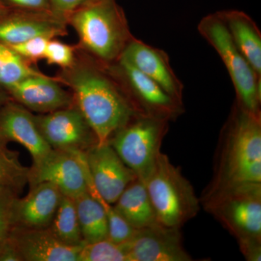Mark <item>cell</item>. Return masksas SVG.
I'll use <instances>...</instances> for the list:
<instances>
[{"label": "cell", "instance_id": "obj_1", "mask_svg": "<svg viewBox=\"0 0 261 261\" xmlns=\"http://www.w3.org/2000/svg\"><path fill=\"white\" fill-rule=\"evenodd\" d=\"M77 64L65 69L61 79L73 90V100L97 139L98 145L139 114L106 65Z\"/></svg>", "mask_w": 261, "mask_h": 261}, {"label": "cell", "instance_id": "obj_2", "mask_svg": "<svg viewBox=\"0 0 261 261\" xmlns=\"http://www.w3.org/2000/svg\"><path fill=\"white\" fill-rule=\"evenodd\" d=\"M212 181L205 194L245 182H261V114L235 101L225 123Z\"/></svg>", "mask_w": 261, "mask_h": 261}, {"label": "cell", "instance_id": "obj_3", "mask_svg": "<svg viewBox=\"0 0 261 261\" xmlns=\"http://www.w3.org/2000/svg\"><path fill=\"white\" fill-rule=\"evenodd\" d=\"M68 22L84 49L103 65L118 61L134 37L124 12L115 0H89Z\"/></svg>", "mask_w": 261, "mask_h": 261}, {"label": "cell", "instance_id": "obj_4", "mask_svg": "<svg viewBox=\"0 0 261 261\" xmlns=\"http://www.w3.org/2000/svg\"><path fill=\"white\" fill-rule=\"evenodd\" d=\"M202 206L238 240L261 244V182H245L202 195Z\"/></svg>", "mask_w": 261, "mask_h": 261}, {"label": "cell", "instance_id": "obj_5", "mask_svg": "<svg viewBox=\"0 0 261 261\" xmlns=\"http://www.w3.org/2000/svg\"><path fill=\"white\" fill-rule=\"evenodd\" d=\"M160 224L180 228L195 218L200 209L193 187L166 154L157 162L145 182Z\"/></svg>", "mask_w": 261, "mask_h": 261}, {"label": "cell", "instance_id": "obj_6", "mask_svg": "<svg viewBox=\"0 0 261 261\" xmlns=\"http://www.w3.org/2000/svg\"><path fill=\"white\" fill-rule=\"evenodd\" d=\"M197 29L226 66L236 92L235 101L247 111L261 114V78L233 42L219 12L204 17Z\"/></svg>", "mask_w": 261, "mask_h": 261}, {"label": "cell", "instance_id": "obj_7", "mask_svg": "<svg viewBox=\"0 0 261 261\" xmlns=\"http://www.w3.org/2000/svg\"><path fill=\"white\" fill-rule=\"evenodd\" d=\"M169 122L145 115L134 116L108 141L123 163L145 183L161 153Z\"/></svg>", "mask_w": 261, "mask_h": 261}, {"label": "cell", "instance_id": "obj_8", "mask_svg": "<svg viewBox=\"0 0 261 261\" xmlns=\"http://www.w3.org/2000/svg\"><path fill=\"white\" fill-rule=\"evenodd\" d=\"M106 67L139 114L170 122L185 112L184 103L170 96L159 84L122 57Z\"/></svg>", "mask_w": 261, "mask_h": 261}, {"label": "cell", "instance_id": "obj_9", "mask_svg": "<svg viewBox=\"0 0 261 261\" xmlns=\"http://www.w3.org/2000/svg\"><path fill=\"white\" fill-rule=\"evenodd\" d=\"M89 171L84 152L53 149L40 163L29 168L28 184L32 187L49 182L63 195L76 200L88 192Z\"/></svg>", "mask_w": 261, "mask_h": 261}, {"label": "cell", "instance_id": "obj_10", "mask_svg": "<svg viewBox=\"0 0 261 261\" xmlns=\"http://www.w3.org/2000/svg\"><path fill=\"white\" fill-rule=\"evenodd\" d=\"M90 176L88 192L113 205L137 176L123 163L109 143L97 145L84 151Z\"/></svg>", "mask_w": 261, "mask_h": 261}, {"label": "cell", "instance_id": "obj_11", "mask_svg": "<svg viewBox=\"0 0 261 261\" xmlns=\"http://www.w3.org/2000/svg\"><path fill=\"white\" fill-rule=\"evenodd\" d=\"M42 137L51 148L87 150L97 145V137L80 110L70 107L35 116Z\"/></svg>", "mask_w": 261, "mask_h": 261}, {"label": "cell", "instance_id": "obj_12", "mask_svg": "<svg viewBox=\"0 0 261 261\" xmlns=\"http://www.w3.org/2000/svg\"><path fill=\"white\" fill-rule=\"evenodd\" d=\"M180 228L161 224L137 229L129 241L121 244L126 261H192L185 250Z\"/></svg>", "mask_w": 261, "mask_h": 261}, {"label": "cell", "instance_id": "obj_13", "mask_svg": "<svg viewBox=\"0 0 261 261\" xmlns=\"http://www.w3.org/2000/svg\"><path fill=\"white\" fill-rule=\"evenodd\" d=\"M9 142L25 147L32 155L33 165L40 163L53 150L38 128L35 116L12 99L0 108V145Z\"/></svg>", "mask_w": 261, "mask_h": 261}, {"label": "cell", "instance_id": "obj_14", "mask_svg": "<svg viewBox=\"0 0 261 261\" xmlns=\"http://www.w3.org/2000/svg\"><path fill=\"white\" fill-rule=\"evenodd\" d=\"M66 23L50 11L10 8L0 18V42L11 45L37 37L54 39L67 34Z\"/></svg>", "mask_w": 261, "mask_h": 261}, {"label": "cell", "instance_id": "obj_15", "mask_svg": "<svg viewBox=\"0 0 261 261\" xmlns=\"http://www.w3.org/2000/svg\"><path fill=\"white\" fill-rule=\"evenodd\" d=\"M121 57L159 84L176 100L183 103V83L173 71L166 51L133 37Z\"/></svg>", "mask_w": 261, "mask_h": 261}, {"label": "cell", "instance_id": "obj_16", "mask_svg": "<svg viewBox=\"0 0 261 261\" xmlns=\"http://www.w3.org/2000/svg\"><path fill=\"white\" fill-rule=\"evenodd\" d=\"M13 100L43 114L72 106L73 96L56 80L41 73L24 79L5 89Z\"/></svg>", "mask_w": 261, "mask_h": 261}, {"label": "cell", "instance_id": "obj_17", "mask_svg": "<svg viewBox=\"0 0 261 261\" xmlns=\"http://www.w3.org/2000/svg\"><path fill=\"white\" fill-rule=\"evenodd\" d=\"M9 240L20 254L22 261H79L82 247L61 243L49 227H14Z\"/></svg>", "mask_w": 261, "mask_h": 261}, {"label": "cell", "instance_id": "obj_18", "mask_svg": "<svg viewBox=\"0 0 261 261\" xmlns=\"http://www.w3.org/2000/svg\"><path fill=\"white\" fill-rule=\"evenodd\" d=\"M63 194L49 182L30 187L25 197H17L13 206L14 227L48 228L50 225Z\"/></svg>", "mask_w": 261, "mask_h": 261}, {"label": "cell", "instance_id": "obj_19", "mask_svg": "<svg viewBox=\"0 0 261 261\" xmlns=\"http://www.w3.org/2000/svg\"><path fill=\"white\" fill-rule=\"evenodd\" d=\"M233 42L261 78V33L253 19L238 10L219 12Z\"/></svg>", "mask_w": 261, "mask_h": 261}, {"label": "cell", "instance_id": "obj_20", "mask_svg": "<svg viewBox=\"0 0 261 261\" xmlns=\"http://www.w3.org/2000/svg\"><path fill=\"white\" fill-rule=\"evenodd\" d=\"M113 205L136 229L160 224L145 184L138 178L128 185Z\"/></svg>", "mask_w": 261, "mask_h": 261}, {"label": "cell", "instance_id": "obj_21", "mask_svg": "<svg viewBox=\"0 0 261 261\" xmlns=\"http://www.w3.org/2000/svg\"><path fill=\"white\" fill-rule=\"evenodd\" d=\"M74 200L84 243L108 239V218L102 199L87 192Z\"/></svg>", "mask_w": 261, "mask_h": 261}, {"label": "cell", "instance_id": "obj_22", "mask_svg": "<svg viewBox=\"0 0 261 261\" xmlns=\"http://www.w3.org/2000/svg\"><path fill=\"white\" fill-rule=\"evenodd\" d=\"M51 233L58 241L72 247L83 246L75 200L62 196L61 202L49 226Z\"/></svg>", "mask_w": 261, "mask_h": 261}, {"label": "cell", "instance_id": "obj_23", "mask_svg": "<svg viewBox=\"0 0 261 261\" xmlns=\"http://www.w3.org/2000/svg\"><path fill=\"white\" fill-rule=\"evenodd\" d=\"M33 68L10 46L0 42V87L4 89L14 85L24 79L41 74Z\"/></svg>", "mask_w": 261, "mask_h": 261}, {"label": "cell", "instance_id": "obj_24", "mask_svg": "<svg viewBox=\"0 0 261 261\" xmlns=\"http://www.w3.org/2000/svg\"><path fill=\"white\" fill-rule=\"evenodd\" d=\"M29 168L20 163L18 152L0 145V187H8L20 193L28 184Z\"/></svg>", "mask_w": 261, "mask_h": 261}, {"label": "cell", "instance_id": "obj_25", "mask_svg": "<svg viewBox=\"0 0 261 261\" xmlns=\"http://www.w3.org/2000/svg\"><path fill=\"white\" fill-rule=\"evenodd\" d=\"M79 261H126V255L121 245L106 239L84 244L79 254Z\"/></svg>", "mask_w": 261, "mask_h": 261}, {"label": "cell", "instance_id": "obj_26", "mask_svg": "<svg viewBox=\"0 0 261 261\" xmlns=\"http://www.w3.org/2000/svg\"><path fill=\"white\" fill-rule=\"evenodd\" d=\"M102 203L107 214L108 240L118 245L126 243L132 240L137 229L134 228L112 205L103 200Z\"/></svg>", "mask_w": 261, "mask_h": 261}, {"label": "cell", "instance_id": "obj_27", "mask_svg": "<svg viewBox=\"0 0 261 261\" xmlns=\"http://www.w3.org/2000/svg\"><path fill=\"white\" fill-rule=\"evenodd\" d=\"M19 193L8 187H0V249L10 238L14 228L13 206Z\"/></svg>", "mask_w": 261, "mask_h": 261}, {"label": "cell", "instance_id": "obj_28", "mask_svg": "<svg viewBox=\"0 0 261 261\" xmlns=\"http://www.w3.org/2000/svg\"><path fill=\"white\" fill-rule=\"evenodd\" d=\"M44 59L48 64L58 65L64 69L70 68L75 63L73 48L54 39H49Z\"/></svg>", "mask_w": 261, "mask_h": 261}, {"label": "cell", "instance_id": "obj_29", "mask_svg": "<svg viewBox=\"0 0 261 261\" xmlns=\"http://www.w3.org/2000/svg\"><path fill=\"white\" fill-rule=\"evenodd\" d=\"M49 39H51L37 37L18 44L8 45L16 51L24 60L31 63V62H37L39 60L44 59L46 48Z\"/></svg>", "mask_w": 261, "mask_h": 261}, {"label": "cell", "instance_id": "obj_30", "mask_svg": "<svg viewBox=\"0 0 261 261\" xmlns=\"http://www.w3.org/2000/svg\"><path fill=\"white\" fill-rule=\"evenodd\" d=\"M50 11L56 16L68 22L70 15L89 0H49Z\"/></svg>", "mask_w": 261, "mask_h": 261}, {"label": "cell", "instance_id": "obj_31", "mask_svg": "<svg viewBox=\"0 0 261 261\" xmlns=\"http://www.w3.org/2000/svg\"><path fill=\"white\" fill-rule=\"evenodd\" d=\"M13 9L50 11L49 0H2ZM51 12V11H50Z\"/></svg>", "mask_w": 261, "mask_h": 261}, {"label": "cell", "instance_id": "obj_32", "mask_svg": "<svg viewBox=\"0 0 261 261\" xmlns=\"http://www.w3.org/2000/svg\"><path fill=\"white\" fill-rule=\"evenodd\" d=\"M0 261H22L20 254L9 239L0 249Z\"/></svg>", "mask_w": 261, "mask_h": 261}, {"label": "cell", "instance_id": "obj_33", "mask_svg": "<svg viewBox=\"0 0 261 261\" xmlns=\"http://www.w3.org/2000/svg\"><path fill=\"white\" fill-rule=\"evenodd\" d=\"M11 99L9 94L6 92V90L0 87V108L5 104V102H8V100Z\"/></svg>", "mask_w": 261, "mask_h": 261}, {"label": "cell", "instance_id": "obj_34", "mask_svg": "<svg viewBox=\"0 0 261 261\" xmlns=\"http://www.w3.org/2000/svg\"><path fill=\"white\" fill-rule=\"evenodd\" d=\"M9 10L10 8H8L2 0H0V18L3 15H4Z\"/></svg>", "mask_w": 261, "mask_h": 261}]
</instances>
